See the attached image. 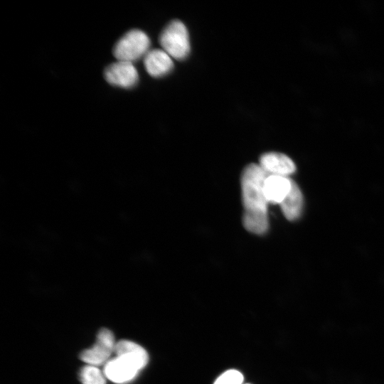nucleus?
I'll return each instance as SVG.
<instances>
[{
  "mask_svg": "<svg viewBox=\"0 0 384 384\" xmlns=\"http://www.w3.org/2000/svg\"><path fill=\"white\" fill-rule=\"evenodd\" d=\"M145 365L127 355H117L104 368L105 376L112 382L123 383L132 380Z\"/></svg>",
  "mask_w": 384,
  "mask_h": 384,
  "instance_id": "20e7f679",
  "label": "nucleus"
},
{
  "mask_svg": "<svg viewBox=\"0 0 384 384\" xmlns=\"http://www.w3.org/2000/svg\"><path fill=\"white\" fill-rule=\"evenodd\" d=\"M260 166L268 175L286 176L293 174L296 167L293 161L285 154L268 152L260 159Z\"/></svg>",
  "mask_w": 384,
  "mask_h": 384,
  "instance_id": "0eeeda50",
  "label": "nucleus"
},
{
  "mask_svg": "<svg viewBox=\"0 0 384 384\" xmlns=\"http://www.w3.org/2000/svg\"><path fill=\"white\" fill-rule=\"evenodd\" d=\"M280 205L284 215L289 220H295L299 216L302 206V195L294 181L289 193Z\"/></svg>",
  "mask_w": 384,
  "mask_h": 384,
  "instance_id": "9d476101",
  "label": "nucleus"
},
{
  "mask_svg": "<svg viewBox=\"0 0 384 384\" xmlns=\"http://www.w3.org/2000/svg\"><path fill=\"white\" fill-rule=\"evenodd\" d=\"M242 374L236 370H229L220 375L214 384H242Z\"/></svg>",
  "mask_w": 384,
  "mask_h": 384,
  "instance_id": "f8f14e48",
  "label": "nucleus"
},
{
  "mask_svg": "<svg viewBox=\"0 0 384 384\" xmlns=\"http://www.w3.org/2000/svg\"><path fill=\"white\" fill-rule=\"evenodd\" d=\"M116 343L112 332L107 329H101L97 336L95 343L80 354V358L91 366L107 363V359L115 350Z\"/></svg>",
  "mask_w": 384,
  "mask_h": 384,
  "instance_id": "39448f33",
  "label": "nucleus"
},
{
  "mask_svg": "<svg viewBox=\"0 0 384 384\" xmlns=\"http://www.w3.org/2000/svg\"><path fill=\"white\" fill-rule=\"evenodd\" d=\"M150 40L142 31L133 29L126 33L115 44L113 54L119 61L132 63L149 50Z\"/></svg>",
  "mask_w": 384,
  "mask_h": 384,
  "instance_id": "7ed1b4c3",
  "label": "nucleus"
},
{
  "mask_svg": "<svg viewBox=\"0 0 384 384\" xmlns=\"http://www.w3.org/2000/svg\"><path fill=\"white\" fill-rule=\"evenodd\" d=\"M292 186V181L286 176L268 175L263 185L267 203L280 204L289 193Z\"/></svg>",
  "mask_w": 384,
  "mask_h": 384,
  "instance_id": "1a4fd4ad",
  "label": "nucleus"
},
{
  "mask_svg": "<svg viewBox=\"0 0 384 384\" xmlns=\"http://www.w3.org/2000/svg\"><path fill=\"white\" fill-rule=\"evenodd\" d=\"M80 378L82 384H105L103 374L95 366H84L80 370Z\"/></svg>",
  "mask_w": 384,
  "mask_h": 384,
  "instance_id": "9b49d317",
  "label": "nucleus"
},
{
  "mask_svg": "<svg viewBox=\"0 0 384 384\" xmlns=\"http://www.w3.org/2000/svg\"><path fill=\"white\" fill-rule=\"evenodd\" d=\"M268 174L260 164L247 165L241 176L242 200L244 206L242 223L245 228L257 235L268 229L267 201L263 185Z\"/></svg>",
  "mask_w": 384,
  "mask_h": 384,
  "instance_id": "f257e3e1",
  "label": "nucleus"
},
{
  "mask_svg": "<svg viewBox=\"0 0 384 384\" xmlns=\"http://www.w3.org/2000/svg\"><path fill=\"white\" fill-rule=\"evenodd\" d=\"M105 78L111 85L124 88L134 86L139 79L137 70L132 63L119 60L105 69Z\"/></svg>",
  "mask_w": 384,
  "mask_h": 384,
  "instance_id": "423d86ee",
  "label": "nucleus"
},
{
  "mask_svg": "<svg viewBox=\"0 0 384 384\" xmlns=\"http://www.w3.org/2000/svg\"><path fill=\"white\" fill-rule=\"evenodd\" d=\"M173 58L163 49L150 50L144 57L146 72L154 78L169 73L174 68Z\"/></svg>",
  "mask_w": 384,
  "mask_h": 384,
  "instance_id": "6e6552de",
  "label": "nucleus"
},
{
  "mask_svg": "<svg viewBox=\"0 0 384 384\" xmlns=\"http://www.w3.org/2000/svg\"><path fill=\"white\" fill-rule=\"evenodd\" d=\"M159 43L161 48L172 58L183 60L190 52L188 30L183 22L174 20L161 33Z\"/></svg>",
  "mask_w": 384,
  "mask_h": 384,
  "instance_id": "f03ea898",
  "label": "nucleus"
}]
</instances>
